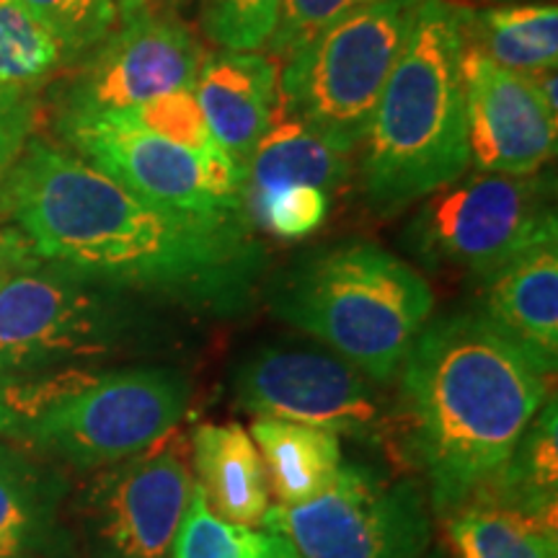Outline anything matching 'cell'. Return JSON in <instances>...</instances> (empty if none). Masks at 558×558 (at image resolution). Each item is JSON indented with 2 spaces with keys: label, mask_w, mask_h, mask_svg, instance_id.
<instances>
[{
  "label": "cell",
  "mask_w": 558,
  "mask_h": 558,
  "mask_svg": "<svg viewBox=\"0 0 558 558\" xmlns=\"http://www.w3.org/2000/svg\"><path fill=\"white\" fill-rule=\"evenodd\" d=\"M190 401V380L166 365L24 375L0 386V437L50 463L101 471L163 442Z\"/></svg>",
  "instance_id": "277c9868"
},
{
  "label": "cell",
  "mask_w": 558,
  "mask_h": 558,
  "mask_svg": "<svg viewBox=\"0 0 558 558\" xmlns=\"http://www.w3.org/2000/svg\"><path fill=\"white\" fill-rule=\"evenodd\" d=\"M62 60L58 39L21 0H0V83L37 81Z\"/></svg>",
  "instance_id": "d4e9b609"
},
{
  "label": "cell",
  "mask_w": 558,
  "mask_h": 558,
  "mask_svg": "<svg viewBox=\"0 0 558 558\" xmlns=\"http://www.w3.org/2000/svg\"><path fill=\"white\" fill-rule=\"evenodd\" d=\"M349 156L298 117L271 122L246 163V197L282 186L311 184L333 192L349 177Z\"/></svg>",
  "instance_id": "44dd1931"
},
{
  "label": "cell",
  "mask_w": 558,
  "mask_h": 558,
  "mask_svg": "<svg viewBox=\"0 0 558 558\" xmlns=\"http://www.w3.org/2000/svg\"><path fill=\"white\" fill-rule=\"evenodd\" d=\"M445 518L456 558H558L556 525L488 499H469Z\"/></svg>",
  "instance_id": "603a6c76"
},
{
  "label": "cell",
  "mask_w": 558,
  "mask_h": 558,
  "mask_svg": "<svg viewBox=\"0 0 558 558\" xmlns=\"http://www.w3.org/2000/svg\"><path fill=\"white\" fill-rule=\"evenodd\" d=\"M556 396H550L501 471L471 499H488L533 520L556 525Z\"/></svg>",
  "instance_id": "7402d4cb"
},
{
  "label": "cell",
  "mask_w": 558,
  "mask_h": 558,
  "mask_svg": "<svg viewBox=\"0 0 558 558\" xmlns=\"http://www.w3.org/2000/svg\"><path fill=\"white\" fill-rule=\"evenodd\" d=\"M34 259L37 254L19 228H0V282Z\"/></svg>",
  "instance_id": "1f68e13d"
},
{
  "label": "cell",
  "mask_w": 558,
  "mask_h": 558,
  "mask_svg": "<svg viewBox=\"0 0 558 558\" xmlns=\"http://www.w3.org/2000/svg\"><path fill=\"white\" fill-rule=\"evenodd\" d=\"M269 308L375 383H390L435 308L424 275L369 241L303 256L269 288Z\"/></svg>",
  "instance_id": "5b68a950"
},
{
  "label": "cell",
  "mask_w": 558,
  "mask_h": 558,
  "mask_svg": "<svg viewBox=\"0 0 558 558\" xmlns=\"http://www.w3.org/2000/svg\"><path fill=\"white\" fill-rule=\"evenodd\" d=\"M0 209L41 259L194 313H241L267 267L248 218L156 205L41 140L26 143Z\"/></svg>",
  "instance_id": "6da1fadb"
},
{
  "label": "cell",
  "mask_w": 558,
  "mask_h": 558,
  "mask_svg": "<svg viewBox=\"0 0 558 558\" xmlns=\"http://www.w3.org/2000/svg\"><path fill=\"white\" fill-rule=\"evenodd\" d=\"M114 3H117V13L122 16V24L148 11V0H114Z\"/></svg>",
  "instance_id": "d6a6232c"
},
{
  "label": "cell",
  "mask_w": 558,
  "mask_h": 558,
  "mask_svg": "<svg viewBox=\"0 0 558 558\" xmlns=\"http://www.w3.org/2000/svg\"><path fill=\"white\" fill-rule=\"evenodd\" d=\"M65 494L52 465L0 437V558H73Z\"/></svg>",
  "instance_id": "e0dca14e"
},
{
  "label": "cell",
  "mask_w": 558,
  "mask_h": 558,
  "mask_svg": "<svg viewBox=\"0 0 558 558\" xmlns=\"http://www.w3.org/2000/svg\"><path fill=\"white\" fill-rule=\"evenodd\" d=\"M471 3H492V5H507V3H527V0H471Z\"/></svg>",
  "instance_id": "e575fe53"
},
{
  "label": "cell",
  "mask_w": 558,
  "mask_h": 558,
  "mask_svg": "<svg viewBox=\"0 0 558 558\" xmlns=\"http://www.w3.org/2000/svg\"><path fill=\"white\" fill-rule=\"evenodd\" d=\"M460 11L465 50L520 75L556 70L558 9L556 3H507Z\"/></svg>",
  "instance_id": "d6986e66"
},
{
  "label": "cell",
  "mask_w": 558,
  "mask_h": 558,
  "mask_svg": "<svg viewBox=\"0 0 558 558\" xmlns=\"http://www.w3.org/2000/svg\"><path fill=\"white\" fill-rule=\"evenodd\" d=\"M282 0H205L202 29L222 50L254 52L269 45Z\"/></svg>",
  "instance_id": "83f0119b"
},
{
  "label": "cell",
  "mask_w": 558,
  "mask_h": 558,
  "mask_svg": "<svg viewBox=\"0 0 558 558\" xmlns=\"http://www.w3.org/2000/svg\"><path fill=\"white\" fill-rule=\"evenodd\" d=\"M463 86L471 166L501 177H533L556 156V111L533 81L465 50Z\"/></svg>",
  "instance_id": "5bb4252c"
},
{
  "label": "cell",
  "mask_w": 558,
  "mask_h": 558,
  "mask_svg": "<svg viewBox=\"0 0 558 558\" xmlns=\"http://www.w3.org/2000/svg\"><path fill=\"white\" fill-rule=\"evenodd\" d=\"M122 114H128L132 122H137L140 128L153 132V135L199 153V156L220 148L207 128L197 96H194V86L171 90V94L140 104V107L124 109Z\"/></svg>",
  "instance_id": "f1b7e54d"
},
{
  "label": "cell",
  "mask_w": 558,
  "mask_h": 558,
  "mask_svg": "<svg viewBox=\"0 0 558 558\" xmlns=\"http://www.w3.org/2000/svg\"><path fill=\"white\" fill-rule=\"evenodd\" d=\"M9 380H11V375L5 373L3 367H0V386H5V383H9Z\"/></svg>",
  "instance_id": "d590c367"
},
{
  "label": "cell",
  "mask_w": 558,
  "mask_h": 558,
  "mask_svg": "<svg viewBox=\"0 0 558 558\" xmlns=\"http://www.w3.org/2000/svg\"><path fill=\"white\" fill-rule=\"evenodd\" d=\"M463 54L458 5L422 0L365 137L362 184L375 213H401L469 171Z\"/></svg>",
  "instance_id": "3957f363"
},
{
  "label": "cell",
  "mask_w": 558,
  "mask_h": 558,
  "mask_svg": "<svg viewBox=\"0 0 558 558\" xmlns=\"http://www.w3.org/2000/svg\"><path fill=\"white\" fill-rule=\"evenodd\" d=\"M34 124V107L29 99H21L13 107L0 111V202H3L5 181L16 166L26 143H29Z\"/></svg>",
  "instance_id": "4dcf8cb0"
},
{
  "label": "cell",
  "mask_w": 558,
  "mask_h": 558,
  "mask_svg": "<svg viewBox=\"0 0 558 558\" xmlns=\"http://www.w3.org/2000/svg\"><path fill=\"white\" fill-rule=\"evenodd\" d=\"M422 0H373L284 60L282 109L341 153L365 143L380 94L407 50Z\"/></svg>",
  "instance_id": "52a82bcc"
},
{
  "label": "cell",
  "mask_w": 558,
  "mask_h": 558,
  "mask_svg": "<svg viewBox=\"0 0 558 558\" xmlns=\"http://www.w3.org/2000/svg\"><path fill=\"white\" fill-rule=\"evenodd\" d=\"M21 99H26V94L21 90V86H11V83H0V111L13 107Z\"/></svg>",
  "instance_id": "836d02e7"
},
{
  "label": "cell",
  "mask_w": 558,
  "mask_h": 558,
  "mask_svg": "<svg viewBox=\"0 0 558 558\" xmlns=\"http://www.w3.org/2000/svg\"><path fill=\"white\" fill-rule=\"evenodd\" d=\"M137 298L37 256L0 282V367L24 378L156 339Z\"/></svg>",
  "instance_id": "8992f818"
},
{
  "label": "cell",
  "mask_w": 558,
  "mask_h": 558,
  "mask_svg": "<svg viewBox=\"0 0 558 558\" xmlns=\"http://www.w3.org/2000/svg\"><path fill=\"white\" fill-rule=\"evenodd\" d=\"M548 378L478 311L427 320L401 365L403 418L439 518L488 484L543 409Z\"/></svg>",
  "instance_id": "7a4b0ae2"
},
{
  "label": "cell",
  "mask_w": 558,
  "mask_h": 558,
  "mask_svg": "<svg viewBox=\"0 0 558 558\" xmlns=\"http://www.w3.org/2000/svg\"><path fill=\"white\" fill-rule=\"evenodd\" d=\"M248 435L262 450L264 471L279 505H303L318 497L344 463L339 435L308 424L256 418Z\"/></svg>",
  "instance_id": "ffe728a7"
},
{
  "label": "cell",
  "mask_w": 558,
  "mask_h": 558,
  "mask_svg": "<svg viewBox=\"0 0 558 558\" xmlns=\"http://www.w3.org/2000/svg\"><path fill=\"white\" fill-rule=\"evenodd\" d=\"M367 3H373V0H282L277 29L269 39L271 54L282 60L295 58L331 24Z\"/></svg>",
  "instance_id": "f546056e"
},
{
  "label": "cell",
  "mask_w": 558,
  "mask_h": 558,
  "mask_svg": "<svg viewBox=\"0 0 558 558\" xmlns=\"http://www.w3.org/2000/svg\"><path fill=\"white\" fill-rule=\"evenodd\" d=\"M173 558H300L290 541L271 530H254L218 518L197 486L181 520Z\"/></svg>",
  "instance_id": "cb8c5ba5"
},
{
  "label": "cell",
  "mask_w": 558,
  "mask_h": 558,
  "mask_svg": "<svg viewBox=\"0 0 558 558\" xmlns=\"http://www.w3.org/2000/svg\"><path fill=\"white\" fill-rule=\"evenodd\" d=\"M277 78L275 62L256 52L222 50L202 62L194 96L215 143L241 166L275 122Z\"/></svg>",
  "instance_id": "2e32d148"
},
{
  "label": "cell",
  "mask_w": 558,
  "mask_h": 558,
  "mask_svg": "<svg viewBox=\"0 0 558 558\" xmlns=\"http://www.w3.org/2000/svg\"><path fill=\"white\" fill-rule=\"evenodd\" d=\"M418 202L401 243L432 271L481 282L538 243L558 241L554 184L541 173H463Z\"/></svg>",
  "instance_id": "ba28073f"
},
{
  "label": "cell",
  "mask_w": 558,
  "mask_h": 558,
  "mask_svg": "<svg viewBox=\"0 0 558 558\" xmlns=\"http://www.w3.org/2000/svg\"><path fill=\"white\" fill-rule=\"evenodd\" d=\"M246 213L254 226L277 239L300 241L324 226L329 215V192L311 184L256 192L246 197Z\"/></svg>",
  "instance_id": "4316f807"
},
{
  "label": "cell",
  "mask_w": 558,
  "mask_h": 558,
  "mask_svg": "<svg viewBox=\"0 0 558 558\" xmlns=\"http://www.w3.org/2000/svg\"><path fill=\"white\" fill-rule=\"evenodd\" d=\"M230 396L246 414L308 424L365 442L386 437L393 422L380 383L324 349L256 347L230 375Z\"/></svg>",
  "instance_id": "30bf717a"
},
{
  "label": "cell",
  "mask_w": 558,
  "mask_h": 558,
  "mask_svg": "<svg viewBox=\"0 0 558 558\" xmlns=\"http://www.w3.org/2000/svg\"><path fill=\"white\" fill-rule=\"evenodd\" d=\"M192 488L190 469L171 445L101 469L78 505L90 558H173Z\"/></svg>",
  "instance_id": "8fae6325"
},
{
  "label": "cell",
  "mask_w": 558,
  "mask_h": 558,
  "mask_svg": "<svg viewBox=\"0 0 558 558\" xmlns=\"http://www.w3.org/2000/svg\"><path fill=\"white\" fill-rule=\"evenodd\" d=\"M62 132L83 160L156 205L202 218H248L215 194L199 153L153 135L122 111L65 114Z\"/></svg>",
  "instance_id": "7c38bea8"
},
{
  "label": "cell",
  "mask_w": 558,
  "mask_h": 558,
  "mask_svg": "<svg viewBox=\"0 0 558 558\" xmlns=\"http://www.w3.org/2000/svg\"><path fill=\"white\" fill-rule=\"evenodd\" d=\"M21 3L58 39L62 60L81 58L104 45L120 19L114 0H21Z\"/></svg>",
  "instance_id": "484cf974"
},
{
  "label": "cell",
  "mask_w": 558,
  "mask_h": 558,
  "mask_svg": "<svg viewBox=\"0 0 558 558\" xmlns=\"http://www.w3.org/2000/svg\"><path fill=\"white\" fill-rule=\"evenodd\" d=\"M205 50L181 21L150 13L124 21L70 88L65 114L124 111L197 81Z\"/></svg>",
  "instance_id": "4fadbf2b"
},
{
  "label": "cell",
  "mask_w": 558,
  "mask_h": 558,
  "mask_svg": "<svg viewBox=\"0 0 558 558\" xmlns=\"http://www.w3.org/2000/svg\"><path fill=\"white\" fill-rule=\"evenodd\" d=\"M478 313L548 375L558 362V241H546L476 282Z\"/></svg>",
  "instance_id": "9a60e30c"
},
{
  "label": "cell",
  "mask_w": 558,
  "mask_h": 558,
  "mask_svg": "<svg viewBox=\"0 0 558 558\" xmlns=\"http://www.w3.org/2000/svg\"><path fill=\"white\" fill-rule=\"evenodd\" d=\"M424 488L360 463H341L326 492L269 507L262 525L300 558H422L432 538Z\"/></svg>",
  "instance_id": "9c48e42d"
},
{
  "label": "cell",
  "mask_w": 558,
  "mask_h": 558,
  "mask_svg": "<svg viewBox=\"0 0 558 558\" xmlns=\"http://www.w3.org/2000/svg\"><path fill=\"white\" fill-rule=\"evenodd\" d=\"M197 488L215 514L235 525H262L269 481L254 439L241 424H199L192 432Z\"/></svg>",
  "instance_id": "ac0fdd59"
}]
</instances>
